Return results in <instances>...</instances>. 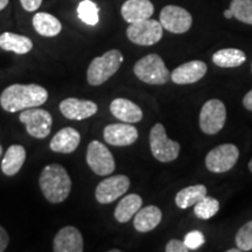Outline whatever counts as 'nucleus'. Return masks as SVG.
<instances>
[{"instance_id": "f257e3e1", "label": "nucleus", "mask_w": 252, "mask_h": 252, "mask_svg": "<svg viewBox=\"0 0 252 252\" xmlns=\"http://www.w3.org/2000/svg\"><path fill=\"white\" fill-rule=\"evenodd\" d=\"M48 99V91L37 84H12L2 91L0 105L7 112L37 108Z\"/></svg>"}, {"instance_id": "f03ea898", "label": "nucleus", "mask_w": 252, "mask_h": 252, "mask_svg": "<svg viewBox=\"0 0 252 252\" xmlns=\"http://www.w3.org/2000/svg\"><path fill=\"white\" fill-rule=\"evenodd\" d=\"M39 185L43 196L50 203H61L71 191V179L67 169L59 163L47 165L41 172Z\"/></svg>"}, {"instance_id": "7ed1b4c3", "label": "nucleus", "mask_w": 252, "mask_h": 252, "mask_svg": "<svg viewBox=\"0 0 252 252\" xmlns=\"http://www.w3.org/2000/svg\"><path fill=\"white\" fill-rule=\"evenodd\" d=\"M123 61L124 58L118 49H111L104 55L94 58L88 68V83L94 87L102 86L119 70Z\"/></svg>"}, {"instance_id": "20e7f679", "label": "nucleus", "mask_w": 252, "mask_h": 252, "mask_svg": "<svg viewBox=\"0 0 252 252\" xmlns=\"http://www.w3.org/2000/svg\"><path fill=\"white\" fill-rule=\"evenodd\" d=\"M133 71L138 80L151 86H162L171 77L165 62L158 54L144 56L135 63Z\"/></svg>"}, {"instance_id": "39448f33", "label": "nucleus", "mask_w": 252, "mask_h": 252, "mask_svg": "<svg viewBox=\"0 0 252 252\" xmlns=\"http://www.w3.org/2000/svg\"><path fill=\"white\" fill-rule=\"evenodd\" d=\"M150 147L153 157L160 162L174 161L180 153V144L167 137L165 127L157 123L150 132Z\"/></svg>"}, {"instance_id": "423d86ee", "label": "nucleus", "mask_w": 252, "mask_h": 252, "mask_svg": "<svg viewBox=\"0 0 252 252\" xmlns=\"http://www.w3.org/2000/svg\"><path fill=\"white\" fill-rule=\"evenodd\" d=\"M19 121L25 125L27 133L36 139L47 138L52 131L53 117L47 110L37 108L23 110Z\"/></svg>"}, {"instance_id": "0eeeda50", "label": "nucleus", "mask_w": 252, "mask_h": 252, "mask_svg": "<svg viewBox=\"0 0 252 252\" xmlns=\"http://www.w3.org/2000/svg\"><path fill=\"white\" fill-rule=\"evenodd\" d=\"M163 34V27L160 21L153 19L138 21L130 24L126 30V35L131 42L139 46H152L161 40Z\"/></svg>"}, {"instance_id": "6e6552de", "label": "nucleus", "mask_w": 252, "mask_h": 252, "mask_svg": "<svg viewBox=\"0 0 252 252\" xmlns=\"http://www.w3.org/2000/svg\"><path fill=\"white\" fill-rule=\"evenodd\" d=\"M226 121V109L220 99H210L203 104L200 112V127L203 133L213 135L222 130Z\"/></svg>"}, {"instance_id": "1a4fd4ad", "label": "nucleus", "mask_w": 252, "mask_h": 252, "mask_svg": "<svg viewBox=\"0 0 252 252\" xmlns=\"http://www.w3.org/2000/svg\"><path fill=\"white\" fill-rule=\"evenodd\" d=\"M239 158V150L234 144L219 145L206 157V167L213 173H225L234 168Z\"/></svg>"}, {"instance_id": "9d476101", "label": "nucleus", "mask_w": 252, "mask_h": 252, "mask_svg": "<svg viewBox=\"0 0 252 252\" xmlns=\"http://www.w3.org/2000/svg\"><path fill=\"white\" fill-rule=\"evenodd\" d=\"M87 163L94 174L106 176L115 172L116 163L112 153L98 140L91 141L87 151Z\"/></svg>"}, {"instance_id": "9b49d317", "label": "nucleus", "mask_w": 252, "mask_h": 252, "mask_svg": "<svg viewBox=\"0 0 252 252\" xmlns=\"http://www.w3.org/2000/svg\"><path fill=\"white\" fill-rule=\"evenodd\" d=\"M160 24L171 33L184 34L190 30L193 18L187 9L180 6L168 5L160 12Z\"/></svg>"}, {"instance_id": "f8f14e48", "label": "nucleus", "mask_w": 252, "mask_h": 252, "mask_svg": "<svg viewBox=\"0 0 252 252\" xmlns=\"http://www.w3.org/2000/svg\"><path fill=\"white\" fill-rule=\"evenodd\" d=\"M130 179L126 175H113L105 179L97 186L94 196L102 204L112 203L123 196L130 188Z\"/></svg>"}, {"instance_id": "ddd939ff", "label": "nucleus", "mask_w": 252, "mask_h": 252, "mask_svg": "<svg viewBox=\"0 0 252 252\" xmlns=\"http://www.w3.org/2000/svg\"><path fill=\"white\" fill-rule=\"evenodd\" d=\"M60 111L70 121H83L93 117L98 111V106L93 100L65 98L60 104Z\"/></svg>"}, {"instance_id": "4468645a", "label": "nucleus", "mask_w": 252, "mask_h": 252, "mask_svg": "<svg viewBox=\"0 0 252 252\" xmlns=\"http://www.w3.org/2000/svg\"><path fill=\"white\" fill-rule=\"evenodd\" d=\"M104 140L112 146H128L138 139V130L128 123H117L105 126Z\"/></svg>"}, {"instance_id": "2eb2a0df", "label": "nucleus", "mask_w": 252, "mask_h": 252, "mask_svg": "<svg viewBox=\"0 0 252 252\" xmlns=\"http://www.w3.org/2000/svg\"><path fill=\"white\" fill-rule=\"evenodd\" d=\"M53 250L55 252H82L84 250V242L80 230L75 226H64L60 229L53 242Z\"/></svg>"}, {"instance_id": "dca6fc26", "label": "nucleus", "mask_w": 252, "mask_h": 252, "mask_svg": "<svg viewBox=\"0 0 252 252\" xmlns=\"http://www.w3.org/2000/svg\"><path fill=\"white\" fill-rule=\"evenodd\" d=\"M207 69V64L203 61H198V60L189 61L179 65L172 71L171 80L175 84H180V86L196 83L206 76Z\"/></svg>"}, {"instance_id": "f3484780", "label": "nucleus", "mask_w": 252, "mask_h": 252, "mask_svg": "<svg viewBox=\"0 0 252 252\" xmlns=\"http://www.w3.org/2000/svg\"><path fill=\"white\" fill-rule=\"evenodd\" d=\"M121 12L126 23L133 24L152 17L154 6L150 0H126Z\"/></svg>"}, {"instance_id": "a211bd4d", "label": "nucleus", "mask_w": 252, "mask_h": 252, "mask_svg": "<svg viewBox=\"0 0 252 252\" xmlns=\"http://www.w3.org/2000/svg\"><path fill=\"white\" fill-rule=\"evenodd\" d=\"M81 134L74 127H64L60 130L50 140L49 147L53 152L70 154L76 151L80 145Z\"/></svg>"}, {"instance_id": "6ab92c4d", "label": "nucleus", "mask_w": 252, "mask_h": 252, "mask_svg": "<svg viewBox=\"0 0 252 252\" xmlns=\"http://www.w3.org/2000/svg\"><path fill=\"white\" fill-rule=\"evenodd\" d=\"M110 111L123 123L134 124L143 119V111L137 104L125 98H116L110 104Z\"/></svg>"}, {"instance_id": "aec40b11", "label": "nucleus", "mask_w": 252, "mask_h": 252, "mask_svg": "<svg viewBox=\"0 0 252 252\" xmlns=\"http://www.w3.org/2000/svg\"><path fill=\"white\" fill-rule=\"evenodd\" d=\"M162 219V213L156 206H147L140 208L134 215L133 225L137 231L149 232L156 229L160 224Z\"/></svg>"}, {"instance_id": "412c9836", "label": "nucleus", "mask_w": 252, "mask_h": 252, "mask_svg": "<svg viewBox=\"0 0 252 252\" xmlns=\"http://www.w3.org/2000/svg\"><path fill=\"white\" fill-rule=\"evenodd\" d=\"M26 160V150L21 145H12L4 154L1 161V171L5 175L13 176L20 171Z\"/></svg>"}, {"instance_id": "4be33fe9", "label": "nucleus", "mask_w": 252, "mask_h": 252, "mask_svg": "<svg viewBox=\"0 0 252 252\" xmlns=\"http://www.w3.org/2000/svg\"><path fill=\"white\" fill-rule=\"evenodd\" d=\"M0 48L19 55L27 54L33 48V41L25 35L5 32L0 35Z\"/></svg>"}, {"instance_id": "5701e85b", "label": "nucleus", "mask_w": 252, "mask_h": 252, "mask_svg": "<svg viewBox=\"0 0 252 252\" xmlns=\"http://www.w3.org/2000/svg\"><path fill=\"white\" fill-rule=\"evenodd\" d=\"M143 206V198L138 194H128L123 197L115 209V219L121 223L128 222Z\"/></svg>"}, {"instance_id": "b1692460", "label": "nucleus", "mask_w": 252, "mask_h": 252, "mask_svg": "<svg viewBox=\"0 0 252 252\" xmlns=\"http://www.w3.org/2000/svg\"><path fill=\"white\" fill-rule=\"evenodd\" d=\"M33 26L36 33L46 37H53L59 35L62 31V24L54 15L40 12L33 17Z\"/></svg>"}, {"instance_id": "393cba45", "label": "nucleus", "mask_w": 252, "mask_h": 252, "mask_svg": "<svg viewBox=\"0 0 252 252\" xmlns=\"http://www.w3.org/2000/svg\"><path fill=\"white\" fill-rule=\"evenodd\" d=\"M204 196H207V187L204 185L189 186L178 191L175 196V204L180 209L195 206L198 201H201Z\"/></svg>"}, {"instance_id": "a878e982", "label": "nucleus", "mask_w": 252, "mask_h": 252, "mask_svg": "<svg viewBox=\"0 0 252 252\" xmlns=\"http://www.w3.org/2000/svg\"><path fill=\"white\" fill-rule=\"evenodd\" d=\"M247 61L244 52L236 48H225L217 50L213 55V62L220 68H236Z\"/></svg>"}, {"instance_id": "bb28decb", "label": "nucleus", "mask_w": 252, "mask_h": 252, "mask_svg": "<svg viewBox=\"0 0 252 252\" xmlns=\"http://www.w3.org/2000/svg\"><path fill=\"white\" fill-rule=\"evenodd\" d=\"M77 14L78 18L89 26H94L99 21V8L91 0H83L78 4Z\"/></svg>"}, {"instance_id": "cd10ccee", "label": "nucleus", "mask_w": 252, "mask_h": 252, "mask_svg": "<svg viewBox=\"0 0 252 252\" xmlns=\"http://www.w3.org/2000/svg\"><path fill=\"white\" fill-rule=\"evenodd\" d=\"M220 202L216 198L204 196L202 200L195 204L194 214L200 220H209L219 213Z\"/></svg>"}, {"instance_id": "c85d7f7f", "label": "nucleus", "mask_w": 252, "mask_h": 252, "mask_svg": "<svg viewBox=\"0 0 252 252\" xmlns=\"http://www.w3.org/2000/svg\"><path fill=\"white\" fill-rule=\"evenodd\" d=\"M230 9L238 21L252 25V0H231Z\"/></svg>"}, {"instance_id": "c756f323", "label": "nucleus", "mask_w": 252, "mask_h": 252, "mask_svg": "<svg viewBox=\"0 0 252 252\" xmlns=\"http://www.w3.org/2000/svg\"><path fill=\"white\" fill-rule=\"evenodd\" d=\"M235 242L241 251L252 250V220L244 224L236 234Z\"/></svg>"}, {"instance_id": "7c9ffc66", "label": "nucleus", "mask_w": 252, "mask_h": 252, "mask_svg": "<svg viewBox=\"0 0 252 252\" xmlns=\"http://www.w3.org/2000/svg\"><path fill=\"white\" fill-rule=\"evenodd\" d=\"M185 244L190 249V250H196L204 244V236L201 231H190L185 236Z\"/></svg>"}, {"instance_id": "2f4dec72", "label": "nucleus", "mask_w": 252, "mask_h": 252, "mask_svg": "<svg viewBox=\"0 0 252 252\" xmlns=\"http://www.w3.org/2000/svg\"><path fill=\"white\" fill-rule=\"evenodd\" d=\"M190 251L185 242L179 241V239H171L166 245V252H188Z\"/></svg>"}, {"instance_id": "473e14b6", "label": "nucleus", "mask_w": 252, "mask_h": 252, "mask_svg": "<svg viewBox=\"0 0 252 252\" xmlns=\"http://www.w3.org/2000/svg\"><path fill=\"white\" fill-rule=\"evenodd\" d=\"M20 2L27 12H35L42 4V0H20Z\"/></svg>"}, {"instance_id": "72a5a7b5", "label": "nucleus", "mask_w": 252, "mask_h": 252, "mask_svg": "<svg viewBox=\"0 0 252 252\" xmlns=\"http://www.w3.org/2000/svg\"><path fill=\"white\" fill-rule=\"evenodd\" d=\"M9 237L7 231L0 225V252H4L8 247Z\"/></svg>"}, {"instance_id": "f704fd0d", "label": "nucleus", "mask_w": 252, "mask_h": 252, "mask_svg": "<svg viewBox=\"0 0 252 252\" xmlns=\"http://www.w3.org/2000/svg\"><path fill=\"white\" fill-rule=\"evenodd\" d=\"M243 105L245 106V109L249 110V111H252V89L244 96Z\"/></svg>"}, {"instance_id": "c9c22d12", "label": "nucleus", "mask_w": 252, "mask_h": 252, "mask_svg": "<svg viewBox=\"0 0 252 252\" xmlns=\"http://www.w3.org/2000/svg\"><path fill=\"white\" fill-rule=\"evenodd\" d=\"M224 17L226 18V19H231V18H234V14H232V12H231V9H225L224 11Z\"/></svg>"}, {"instance_id": "e433bc0d", "label": "nucleus", "mask_w": 252, "mask_h": 252, "mask_svg": "<svg viewBox=\"0 0 252 252\" xmlns=\"http://www.w3.org/2000/svg\"><path fill=\"white\" fill-rule=\"evenodd\" d=\"M9 0H0V11H2L8 5Z\"/></svg>"}, {"instance_id": "4c0bfd02", "label": "nucleus", "mask_w": 252, "mask_h": 252, "mask_svg": "<svg viewBox=\"0 0 252 252\" xmlns=\"http://www.w3.org/2000/svg\"><path fill=\"white\" fill-rule=\"evenodd\" d=\"M228 252H241V250H239V249H230Z\"/></svg>"}, {"instance_id": "58836bf2", "label": "nucleus", "mask_w": 252, "mask_h": 252, "mask_svg": "<svg viewBox=\"0 0 252 252\" xmlns=\"http://www.w3.org/2000/svg\"><path fill=\"white\" fill-rule=\"evenodd\" d=\"M249 169L252 172V159L250 160V162H249Z\"/></svg>"}, {"instance_id": "ea45409f", "label": "nucleus", "mask_w": 252, "mask_h": 252, "mask_svg": "<svg viewBox=\"0 0 252 252\" xmlns=\"http://www.w3.org/2000/svg\"><path fill=\"white\" fill-rule=\"evenodd\" d=\"M1 154H2V147L1 145H0V158H1Z\"/></svg>"}, {"instance_id": "a19ab883", "label": "nucleus", "mask_w": 252, "mask_h": 252, "mask_svg": "<svg viewBox=\"0 0 252 252\" xmlns=\"http://www.w3.org/2000/svg\"><path fill=\"white\" fill-rule=\"evenodd\" d=\"M251 71H252V63H251Z\"/></svg>"}]
</instances>
